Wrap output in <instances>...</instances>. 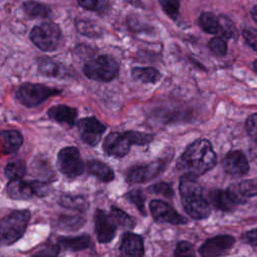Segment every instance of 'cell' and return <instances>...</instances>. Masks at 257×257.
<instances>
[{
  "label": "cell",
  "mask_w": 257,
  "mask_h": 257,
  "mask_svg": "<svg viewBox=\"0 0 257 257\" xmlns=\"http://www.w3.org/2000/svg\"><path fill=\"white\" fill-rule=\"evenodd\" d=\"M217 156L207 140H198L191 144L180 157L177 168L195 177H199L216 166Z\"/></svg>",
  "instance_id": "6da1fadb"
},
{
  "label": "cell",
  "mask_w": 257,
  "mask_h": 257,
  "mask_svg": "<svg viewBox=\"0 0 257 257\" xmlns=\"http://www.w3.org/2000/svg\"><path fill=\"white\" fill-rule=\"evenodd\" d=\"M197 177L185 174L180 179V195L185 211L195 220H203L210 216L211 205L204 197L203 188Z\"/></svg>",
  "instance_id": "7a4b0ae2"
},
{
  "label": "cell",
  "mask_w": 257,
  "mask_h": 257,
  "mask_svg": "<svg viewBox=\"0 0 257 257\" xmlns=\"http://www.w3.org/2000/svg\"><path fill=\"white\" fill-rule=\"evenodd\" d=\"M30 219V212L27 210H16L0 220V243L10 245L20 239Z\"/></svg>",
  "instance_id": "3957f363"
},
{
  "label": "cell",
  "mask_w": 257,
  "mask_h": 257,
  "mask_svg": "<svg viewBox=\"0 0 257 257\" xmlns=\"http://www.w3.org/2000/svg\"><path fill=\"white\" fill-rule=\"evenodd\" d=\"M83 72L90 79L110 81L118 73V63L109 55H100L88 60L83 66Z\"/></svg>",
  "instance_id": "277c9868"
},
{
  "label": "cell",
  "mask_w": 257,
  "mask_h": 257,
  "mask_svg": "<svg viewBox=\"0 0 257 257\" xmlns=\"http://www.w3.org/2000/svg\"><path fill=\"white\" fill-rule=\"evenodd\" d=\"M60 91L56 88L49 87L39 83H24L18 87L16 90V98L18 101L27 106H36L50 96L59 93Z\"/></svg>",
  "instance_id": "5b68a950"
},
{
  "label": "cell",
  "mask_w": 257,
  "mask_h": 257,
  "mask_svg": "<svg viewBox=\"0 0 257 257\" xmlns=\"http://www.w3.org/2000/svg\"><path fill=\"white\" fill-rule=\"evenodd\" d=\"M61 38V31L58 25L46 22L35 26L30 32L31 41L43 51L55 50Z\"/></svg>",
  "instance_id": "8992f818"
},
{
  "label": "cell",
  "mask_w": 257,
  "mask_h": 257,
  "mask_svg": "<svg viewBox=\"0 0 257 257\" xmlns=\"http://www.w3.org/2000/svg\"><path fill=\"white\" fill-rule=\"evenodd\" d=\"M57 160L60 172L68 178H75L84 171V164L79 151L74 147H66L60 150Z\"/></svg>",
  "instance_id": "52a82bcc"
},
{
  "label": "cell",
  "mask_w": 257,
  "mask_h": 257,
  "mask_svg": "<svg viewBox=\"0 0 257 257\" xmlns=\"http://www.w3.org/2000/svg\"><path fill=\"white\" fill-rule=\"evenodd\" d=\"M150 211L156 222L181 225L187 223V220L180 215L171 205L161 200H153L150 203Z\"/></svg>",
  "instance_id": "ba28073f"
},
{
  "label": "cell",
  "mask_w": 257,
  "mask_h": 257,
  "mask_svg": "<svg viewBox=\"0 0 257 257\" xmlns=\"http://www.w3.org/2000/svg\"><path fill=\"white\" fill-rule=\"evenodd\" d=\"M78 131L80 135V139L89 146H96L102 134L105 132L106 127L103 123H101L96 117L89 116L81 118L78 121Z\"/></svg>",
  "instance_id": "9c48e42d"
},
{
  "label": "cell",
  "mask_w": 257,
  "mask_h": 257,
  "mask_svg": "<svg viewBox=\"0 0 257 257\" xmlns=\"http://www.w3.org/2000/svg\"><path fill=\"white\" fill-rule=\"evenodd\" d=\"M165 170V164L162 161H155L148 165L133 167L126 174V181L130 184L146 183L157 176H159Z\"/></svg>",
  "instance_id": "30bf717a"
},
{
  "label": "cell",
  "mask_w": 257,
  "mask_h": 257,
  "mask_svg": "<svg viewBox=\"0 0 257 257\" xmlns=\"http://www.w3.org/2000/svg\"><path fill=\"white\" fill-rule=\"evenodd\" d=\"M235 239L230 235H218L205 241L199 249L204 257H216L227 254L233 247Z\"/></svg>",
  "instance_id": "8fae6325"
},
{
  "label": "cell",
  "mask_w": 257,
  "mask_h": 257,
  "mask_svg": "<svg viewBox=\"0 0 257 257\" xmlns=\"http://www.w3.org/2000/svg\"><path fill=\"white\" fill-rule=\"evenodd\" d=\"M94 224L98 242L108 243L113 239L116 231V224L110 215L97 209L94 214Z\"/></svg>",
  "instance_id": "7c38bea8"
},
{
  "label": "cell",
  "mask_w": 257,
  "mask_h": 257,
  "mask_svg": "<svg viewBox=\"0 0 257 257\" xmlns=\"http://www.w3.org/2000/svg\"><path fill=\"white\" fill-rule=\"evenodd\" d=\"M131 142L126 136V133L113 132L106 136L103 142V150L108 156L112 157H124L127 155L131 149Z\"/></svg>",
  "instance_id": "4fadbf2b"
},
{
  "label": "cell",
  "mask_w": 257,
  "mask_h": 257,
  "mask_svg": "<svg viewBox=\"0 0 257 257\" xmlns=\"http://www.w3.org/2000/svg\"><path fill=\"white\" fill-rule=\"evenodd\" d=\"M222 167L227 174L243 176L249 171V164L241 151L229 152L222 161Z\"/></svg>",
  "instance_id": "5bb4252c"
},
{
  "label": "cell",
  "mask_w": 257,
  "mask_h": 257,
  "mask_svg": "<svg viewBox=\"0 0 257 257\" xmlns=\"http://www.w3.org/2000/svg\"><path fill=\"white\" fill-rule=\"evenodd\" d=\"M119 251L122 256H143L145 254L143 237L135 233L126 232L122 236Z\"/></svg>",
  "instance_id": "9a60e30c"
},
{
  "label": "cell",
  "mask_w": 257,
  "mask_h": 257,
  "mask_svg": "<svg viewBox=\"0 0 257 257\" xmlns=\"http://www.w3.org/2000/svg\"><path fill=\"white\" fill-rule=\"evenodd\" d=\"M23 137L15 130L0 132V155H10L15 153L22 145Z\"/></svg>",
  "instance_id": "2e32d148"
},
{
  "label": "cell",
  "mask_w": 257,
  "mask_h": 257,
  "mask_svg": "<svg viewBox=\"0 0 257 257\" xmlns=\"http://www.w3.org/2000/svg\"><path fill=\"white\" fill-rule=\"evenodd\" d=\"M48 116L66 126H73L77 117V111L75 108L65 104H58L50 107L47 110Z\"/></svg>",
  "instance_id": "e0dca14e"
},
{
  "label": "cell",
  "mask_w": 257,
  "mask_h": 257,
  "mask_svg": "<svg viewBox=\"0 0 257 257\" xmlns=\"http://www.w3.org/2000/svg\"><path fill=\"white\" fill-rule=\"evenodd\" d=\"M7 195L13 200H29L34 194L30 182H25L21 179H13L7 184Z\"/></svg>",
  "instance_id": "ac0fdd59"
},
{
  "label": "cell",
  "mask_w": 257,
  "mask_h": 257,
  "mask_svg": "<svg viewBox=\"0 0 257 257\" xmlns=\"http://www.w3.org/2000/svg\"><path fill=\"white\" fill-rule=\"evenodd\" d=\"M208 198H209L208 201L210 205L224 212L233 211L238 206L234 202V200L231 198L227 190H221V189L211 190L208 195Z\"/></svg>",
  "instance_id": "d6986e66"
},
{
  "label": "cell",
  "mask_w": 257,
  "mask_h": 257,
  "mask_svg": "<svg viewBox=\"0 0 257 257\" xmlns=\"http://www.w3.org/2000/svg\"><path fill=\"white\" fill-rule=\"evenodd\" d=\"M86 167L88 173L101 182L107 183L112 181L114 178V174L111 168L99 160H89L86 164Z\"/></svg>",
  "instance_id": "ffe728a7"
},
{
  "label": "cell",
  "mask_w": 257,
  "mask_h": 257,
  "mask_svg": "<svg viewBox=\"0 0 257 257\" xmlns=\"http://www.w3.org/2000/svg\"><path fill=\"white\" fill-rule=\"evenodd\" d=\"M58 245L64 250L79 251L88 248L91 245V240L87 235L77 237H60L58 239Z\"/></svg>",
  "instance_id": "44dd1931"
},
{
  "label": "cell",
  "mask_w": 257,
  "mask_h": 257,
  "mask_svg": "<svg viewBox=\"0 0 257 257\" xmlns=\"http://www.w3.org/2000/svg\"><path fill=\"white\" fill-rule=\"evenodd\" d=\"M132 76L144 83H156L161 78V73L154 67H134Z\"/></svg>",
  "instance_id": "7402d4cb"
},
{
  "label": "cell",
  "mask_w": 257,
  "mask_h": 257,
  "mask_svg": "<svg viewBox=\"0 0 257 257\" xmlns=\"http://www.w3.org/2000/svg\"><path fill=\"white\" fill-rule=\"evenodd\" d=\"M23 9L25 13L33 18H47L50 16L51 10L43 3L29 0L23 3Z\"/></svg>",
  "instance_id": "603a6c76"
},
{
  "label": "cell",
  "mask_w": 257,
  "mask_h": 257,
  "mask_svg": "<svg viewBox=\"0 0 257 257\" xmlns=\"http://www.w3.org/2000/svg\"><path fill=\"white\" fill-rule=\"evenodd\" d=\"M201 28L210 34H220V25L218 17L211 12H204L199 17Z\"/></svg>",
  "instance_id": "cb8c5ba5"
},
{
  "label": "cell",
  "mask_w": 257,
  "mask_h": 257,
  "mask_svg": "<svg viewBox=\"0 0 257 257\" xmlns=\"http://www.w3.org/2000/svg\"><path fill=\"white\" fill-rule=\"evenodd\" d=\"M110 216L112 217L113 221L115 222L116 225H119L123 228H128L132 229L135 227V220L125 212L120 210L117 207L112 206L110 210Z\"/></svg>",
  "instance_id": "d4e9b609"
},
{
  "label": "cell",
  "mask_w": 257,
  "mask_h": 257,
  "mask_svg": "<svg viewBox=\"0 0 257 257\" xmlns=\"http://www.w3.org/2000/svg\"><path fill=\"white\" fill-rule=\"evenodd\" d=\"M59 204L65 208H69V209H73V210L84 211L87 208L86 201L80 196L63 195L59 199Z\"/></svg>",
  "instance_id": "484cf974"
},
{
  "label": "cell",
  "mask_w": 257,
  "mask_h": 257,
  "mask_svg": "<svg viewBox=\"0 0 257 257\" xmlns=\"http://www.w3.org/2000/svg\"><path fill=\"white\" fill-rule=\"evenodd\" d=\"M5 176L9 180L21 179L26 173V166L23 161H16L6 165L4 169Z\"/></svg>",
  "instance_id": "4316f807"
},
{
  "label": "cell",
  "mask_w": 257,
  "mask_h": 257,
  "mask_svg": "<svg viewBox=\"0 0 257 257\" xmlns=\"http://www.w3.org/2000/svg\"><path fill=\"white\" fill-rule=\"evenodd\" d=\"M84 222V218L80 216H62L58 221V227L63 230H77Z\"/></svg>",
  "instance_id": "83f0119b"
},
{
  "label": "cell",
  "mask_w": 257,
  "mask_h": 257,
  "mask_svg": "<svg viewBox=\"0 0 257 257\" xmlns=\"http://www.w3.org/2000/svg\"><path fill=\"white\" fill-rule=\"evenodd\" d=\"M237 188L241 195L247 200L257 196V179H249L241 181L237 184Z\"/></svg>",
  "instance_id": "f1b7e54d"
},
{
  "label": "cell",
  "mask_w": 257,
  "mask_h": 257,
  "mask_svg": "<svg viewBox=\"0 0 257 257\" xmlns=\"http://www.w3.org/2000/svg\"><path fill=\"white\" fill-rule=\"evenodd\" d=\"M220 25V34L225 38H234L237 36V29L233 22L226 16L221 15L218 17Z\"/></svg>",
  "instance_id": "f546056e"
},
{
  "label": "cell",
  "mask_w": 257,
  "mask_h": 257,
  "mask_svg": "<svg viewBox=\"0 0 257 257\" xmlns=\"http://www.w3.org/2000/svg\"><path fill=\"white\" fill-rule=\"evenodd\" d=\"M77 2L84 9L97 13H103L108 8L107 0H77Z\"/></svg>",
  "instance_id": "4dcf8cb0"
},
{
  "label": "cell",
  "mask_w": 257,
  "mask_h": 257,
  "mask_svg": "<svg viewBox=\"0 0 257 257\" xmlns=\"http://www.w3.org/2000/svg\"><path fill=\"white\" fill-rule=\"evenodd\" d=\"M39 71L47 76H57L59 73V65L48 58H41L39 60Z\"/></svg>",
  "instance_id": "1f68e13d"
},
{
  "label": "cell",
  "mask_w": 257,
  "mask_h": 257,
  "mask_svg": "<svg viewBox=\"0 0 257 257\" xmlns=\"http://www.w3.org/2000/svg\"><path fill=\"white\" fill-rule=\"evenodd\" d=\"M76 27H77V30L83 35H86L89 37H95L100 35L99 27L89 21L78 20L76 22Z\"/></svg>",
  "instance_id": "d6a6232c"
},
{
  "label": "cell",
  "mask_w": 257,
  "mask_h": 257,
  "mask_svg": "<svg viewBox=\"0 0 257 257\" xmlns=\"http://www.w3.org/2000/svg\"><path fill=\"white\" fill-rule=\"evenodd\" d=\"M165 13L173 20H176L179 16L180 0H159Z\"/></svg>",
  "instance_id": "836d02e7"
},
{
  "label": "cell",
  "mask_w": 257,
  "mask_h": 257,
  "mask_svg": "<svg viewBox=\"0 0 257 257\" xmlns=\"http://www.w3.org/2000/svg\"><path fill=\"white\" fill-rule=\"evenodd\" d=\"M125 133L132 145L145 146L150 144L153 141V136L150 134H146L143 132H134V131H130Z\"/></svg>",
  "instance_id": "e575fe53"
},
{
  "label": "cell",
  "mask_w": 257,
  "mask_h": 257,
  "mask_svg": "<svg viewBox=\"0 0 257 257\" xmlns=\"http://www.w3.org/2000/svg\"><path fill=\"white\" fill-rule=\"evenodd\" d=\"M132 203L136 205V207L139 209L140 212H142L144 215H146L145 212V196L142 190L137 189L128 192L125 196Z\"/></svg>",
  "instance_id": "d590c367"
},
{
  "label": "cell",
  "mask_w": 257,
  "mask_h": 257,
  "mask_svg": "<svg viewBox=\"0 0 257 257\" xmlns=\"http://www.w3.org/2000/svg\"><path fill=\"white\" fill-rule=\"evenodd\" d=\"M210 50L217 56H224L227 53V43L222 37H214L209 41Z\"/></svg>",
  "instance_id": "8d00e7d4"
},
{
  "label": "cell",
  "mask_w": 257,
  "mask_h": 257,
  "mask_svg": "<svg viewBox=\"0 0 257 257\" xmlns=\"http://www.w3.org/2000/svg\"><path fill=\"white\" fill-rule=\"evenodd\" d=\"M33 190V194L37 197H45L52 191L49 183L44 181H29Z\"/></svg>",
  "instance_id": "74e56055"
},
{
  "label": "cell",
  "mask_w": 257,
  "mask_h": 257,
  "mask_svg": "<svg viewBox=\"0 0 257 257\" xmlns=\"http://www.w3.org/2000/svg\"><path fill=\"white\" fill-rule=\"evenodd\" d=\"M154 194L163 195L167 198H172L174 196V190L172 189L171 185L168 183H158L151 187L150 189Z\"/></svg>",
  "instance_id": "f35d334b"
},
{
  "label": "cell",
  "mask_w": 257,
  "mask_h": 257,
  "mask_svg": "<svg viewBox=\"0 0 257 257\" xmlns=\"http://www.w3.org/2000/svg\"><path fill=\"white\" fill-rule=\"evenodd\" d=\"M175 256H194V248L193 245L187 241H181L177 244L175 252Z\"/></svg>",
  "instance_id": "ab89813d"
},
{
  "label": "cell",
  "mask_w": 257,
  "mask_h": 257,
  "mask_svg": "<svg viewBox=\"0 0 257 257\" xmlns=\"http://www.w3.org/2000/svg\"><path fill=\"white\" fill-rule=\"evenodd\" d=\"M243 37L246 43L255 51H257V29L250 27L245 28L243 30Z\"/></svg>",
  "instance_id": "60d3db41"
},
{
  "label": "cell",
  "mask_w": 257,
  "mask_h": 257,
  "mask_svg": "<svg viewBox=\"0 0 257 257\" xmlns=\"http://www.w3.org/2000/svg\"><path fill=\"white\" fill-rule=\"evenodd\" d=\"M245 126L248 135L257 143V113L248 116Z\"/></svg>",
  "instance_id": "b9f144b4"
},
{
  "label": "cell",
  "mask_w": 257,
  "mask_h": 257,
  "mask_svg": "<svg viewBox=\"0 0 257 257\" xmlns=\"http://www.w3.org/2000/svg\"><path fill=\"white\" fill-rule=\"evenodd\" d=\"M244 240L251 246L257 247V229L250 230L244 234Z\"/></svg>",
  "instance_id": "7bdbcfd3"
},
{
  "label": "cell",
  "mask_w": 257,
  "mask_h": 257,
  "mask_svg": "<svg viewBox=\"0 0 257 257\" xmlns=\"http://www.w3.org/2000/svg\"><path fill=\"white\" fill-rule=\"evenodd\" d=\"M251 14H252V17H253V19H254V20H255V22L257 23V5H255V6L253 7Z\"/></svg>",
  "instance_id": "ee69618b"
},
{
  "label": "cell",
  "mask_w": 257,
  "mask_h": 257,
  "mask_svg": "<svg viewBox=\"0 0 257 257\" xmlns=\"http://www.w3.org/2000/svg\"><path fill=\"white\" fill-rule=\"evenodd\" d=\"M253 67H254V69H255V71L257 72V60H255L254 62H253Z\"/></svg>",
  "instance_id": "f6af8a7d"
}]
</instances>
